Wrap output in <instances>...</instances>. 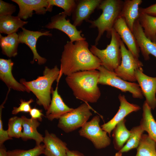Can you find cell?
I'll return each instance as SVG.
<instances>
[{
  "instance_id": "60d3db41",
  "label": "cell",
  "mask_w": 156,
  "mask_h": 156,
  "mask_svg": "<svg viewBox=\"0 0 156 156\" xmlns=\"http://www.w3.org/2000/svg\"></svg>"
},
{
  "instance_id": "ac0fdd59",
  "label": "cell",
  "mask_w": 156,
  "mask_h": 156,
  "mask_svg": "<svg viewBox=\"0 0 156 156\" xmlns=\"http://www.w3.org/2000/svg\"><path fill=\"white\" fill-rule=\"evenodd\" d=\"M43 142L45 156H66L67 144L55 134L45 130Z\"/></svg>"
},
{
  "instance_id": "4dcf8cb0",
  "label": "cell",
  "mask_w": 156,
  "mask_h": 156,
  "mask_svg": "<svg viewBox=\"0 0 156 156\" xmlns=\"http://www.w3.org/2000/svg\"><path fill=\"white\" fill-rule=\"evenodd\" d=\"M44 145L41 144L28 150L16 149L9 150L7 151V156H39L44 154Z\"/></svg>"
},
{
  "instance_id": "ffe728a7",
  "label": "cell",
  "mask_w": 156,
  "mask_h": 156,
  "mask_svg": "<svg viewBox=\"0 0 156 156\" xmlns=\"http://www.w3.org/2000/svg\"><path fill=\"white\" fill-rule=\"evenodd\" d=\"M57 86L55 90H52V98L46 113V117L51 121L54 119H59L62 116L73 109L68 107L63 101L58 93Z\"/></svg>"
},
{
  "instance_id": "8d00e7d4",
  "label": "cell",
  "mask_w": 156,
  "mask_h": 156,
  "mask_svg": "<svg viewBox=\"0 0 156 156\" xmlns=\"http://www.w3.org/2000/svg\"><path fill=\"white\" fill-rule=\"evenodd\" d=\"M29 113L31 118L37 119L40 121H42V118L44 115L42 113V110L35 107L31 109Z\"/></svg>"
},
{
  "instance_id": "52a82bcc",
  "label": "cell",
  "mask_w": 156,
  "mask_h": 156,
  "mask_svg": "<svg viewBox=\"0 0 156 156\" xmlns=\"http://www.w3.org/2000/svg\"><path fill=\"white\" fill-rule=\"evenodd\" d=\"M97 70L99 73L98 84L109 86L122 92H129L134 98H143L144 96L138 83L125 81L118 76L114 72L108 70L102 66Z\"/></svg>"
},
{
  "instance_id": "484cf974",
  "label": "cell",
  "mask_w": 156,
  "mask_h": 156,
  "mask_svg": "<svg viewBox=\"0 0 156 156\" xmlns=\"http://www.w3.org/2000/svg\"><path fill=\"white\" fill-rule=\"evenodd\" d=\"M125 118L119 122L113 130L112 137L114 148L120 151L127 142L130 135V131L127 128Z\"/></svg>"
},
{
  "instance_id": "d590c367",
  "label": "cell",
  "mask_w": 156,
  "mask_h": 156,
  "mask_svg": "<svg viewBox=\"0 0 156 156\" xmlns=\"http://www.w3.org/2000/svg\"><path fill=\"white\" fill-rule=\"evenodd\" d=\"M139 12L156 17V3L146 8H140Z\"/></svg>"
},
{
  "instance_id": "5b68a950",
  "label": "cell",
  "mask_w": 156,
  "mask_h": 156,
  "mask_svg": "<svg viewBox=\"0 0 156 156\" xmlns=\"http://www.w3.org/2000/svg\"><path fill=\"white\" fill-rule=\"evenodd\" d=\"M120 39L119 35L113 28L110 43L105 49H100L95 45H91L90 49L91 52L100 60L101 66L109 71L114 72L121 63Z\"/></svg>"
},
{
  "instance_id": "3957f363",
  "label": "cell",
  "mask_w": 156,
  "mask_h": 156,
  "mask_svg": "<svg viewBox=\"0 0 156 156\" xmlns=\"http://www.w3.org/2000/svg\"><path fill=\"white\" fill-rule=\"evenodd\" d=\"M59 73L60 69L57 65L51 68L45 66L42 76L31 81H26L22 79L20 81L26 88L28 92L31 91L35 95L37 103L42 106L47 111L51 101L52 84L57 79Z\"/></svg>"
},
{
  "instance_id": "7402d4cb",
  "label": "cell",
  "mask_w": 156,
  "mask_h": 156,
  "mask_svg": "<svg viewBox=\"0 0 156 156\" xmlns=\"http://www.w3.org/2000/svg\"><path fill=\"white\" fill-rule=\"evenodd\" d=\"M142 2V0H125L124 1L120 17L124 19L133 33L134 23L140 16L139 6Z\"/></svg>"
},
{
  "instance_id": "74e56055",
  "label": "cell",
  "mask_w": 156,
  "mask_h": 156,
  "mask_svg": "<svg viewBox=\"0 0 156 156\" xmlns=\"http://www.w3.org/2000/svg\"><path fill=\"white\" fill-rule=\"evenodd\" d=\"M66 156H85L82 153L76 150H70L66 151Z\"/></svg>"
},
{
  "instance_id": "83f0119b",
  "label": "cell",
  "mask_w": 156,
  "mask_h": 156,
  "mask_svg": "<svg viewBox=\"0 0 156 156\" xmlns=\"http://www.w3.org/2000/svg\"><path fill=\"white\" fill-rule=\"evenodd\" d=\"M156 144L148 135L143 134L135 156H156Z\"/></svg>"
},
{
  "instance_id": "836d02e7",
  "label": "cell",
  "mask_w": 156,
  "mask_h": 156,
  "mask_svg": "<svg viewBox=\"0 0 156 156\" xmlns=\"http://www.w3.org/2000/svg\"><path fill=\"white\" fill-rule=\"evenodd\" d=\"M16 10V6L13 4L0 0V16L12 15Z\"/></svg>"
},
{
  "instance_id": "1f68e13d",
  "label": "cell",
  "mask_w": 156,
  "mask_h": 156,
  "mask_svg": "<svg viewBox=\"0 0 156 156\" xmlns=\"http://www.w3.org/2000/svg\"><path fill=\"white\" fill-rule=\"evenodd\" d=\"M49 5L53 7L55 6L63 9V12L67 16H70L76 5L75 0H48Z\"/></svg>"
},
{
  "instance_id": "603a6c76",
  "label": "cell",
  "mask_w": 156,
  "mask_h": 156,
  "mask_svg": "<svg viewBox=\"0 0 156 156\" xmlns=\"http://www.w3.org/2000/svg\"><path fill=\"white\" fill-rule=\"evenodd\" d=\"M28 21L21 20L18 16L12 15L0 16V32L8 35L16 33L19 28L23 27Z\"/></svg>"
},
{
  "instance_id": "8992f818",
  "label": "cell",
  "mask_w": 156,
  "mask_h": 156,
  "mask_svg": "<svg viewBox=\"0 0 156 156\" xmlns=\"http://www.w3.org/2000/svg\"><path fill=\"white\" fill-rule=\"evenodd\" d=\"M91 109L88 103L84 102L61 117L58 119V127L66 133L81 127L92 115Z\"/></svg>"
},
{
  "instance_id": "7c38bea8",
  "label": "cell",
  "mask_w": 156,
  "mask_h": 156,
  "mask_svg": "<svg viewBox=\"0 0 156 156\" xmlns=\"http://www.w3.org/2000/svg\"><path fill=\"white\" fill-rule=\"evenodd\" d=\"M135 76L145 101L151 109L156 107V77L148 76L143 73L142 68L136 70Z\"/></svg>"
},
{
  "instance_id": "f1b7e54d",
  "label": "cell",
  "mask_w": 156,
  "mask_h": 156,
  "mask_svg": "<svg viewBox=\"0 0 156 156\" xmlns=\"http://www.w3.org/2000/svg\"><path fill=\"white\" fill-rule=\"evenodd\" d=\"M130 135L126 144L120 151L122 153L137 148L144 131L140 125L133 127L130 130Z\"/></svg>"
},
{
  "instance_id": "2e32d148",
  "label": "cell",
  "mask_w": 156,
  "mask_h": 156,
  "mask_svg": "<svg viewBox=\"0 0 156 156\" xmlns=\"http://www.w3.org/2000/svg\"><path fill=\"white\" fill-rule=\"evenodd\" d=\"M114 28L126 45L128 49L135 57L139 58L140 48L133 34L128 26L124 19L120 17L115 23Z\"/></svg>"
},
{
  "instance_id": "d4e9b609",
  "label": "cell",
  "mask_w": 156,
  "mask_h": 156,
  "mask_svg": "<svg viewBox=\"0 0 156 156\" xmlns=\"http://www.w3.org/2000/svg\"><path fill=\"white\" fill-rule=\"evenodd\" d=\"M19 43L18 35L16 33L5 36L0 34V45L2 52L9 57H15L17 55Z\"/></svg>"
},
{
  "instance_id": "d6a6232c",
  "label": "cell",
  "mask_w": 156,
  "mask_h": 156,
  "mask_svg": "<svg viewBox=\"0 0 156 156\" xmlns=\"http://www.w3.org/2000/svg\"><path fill=\"white\" fill-rule=\"evenodd\" d=\"M34 101L32 99L26 101L23 99L20 100L21 103L18 107H14L12 112L13 114L16 115L20 112H29L31 108L30 104Z\"/></svg>"
},
{
  "instance_id": "ab89813d",
  "label": "cell",
  "mask_w": 156,
  "mask_h": 156,
  "mask_svg": "<svg viewBox=\"0 0 156 156\" xmlns=\"http://www.w3.org/2000/svg\"><path fill=\"white\" fill-rule=\"evenodd\" d=\"M114 156H122V153L120 151L116 153Z\"/></svg>"
},
{
  "instance_id": "f546056e",
  "label": "cell",
  "mask_w": 156,
  "mask_h": 156,
  "mask_svg": "<svg viewBox=\"0 0 156 156\" xmlns=\"http://www.w3.org/2000/svg\"><path fill=\"white\" fill-rule=\"evenodd\" d=\"M23 129L22 120L21 117L14 116L9 119L7 131L9 136L11 138H21Z\"/></svg>"
},
{
  "instance_id": "7a4b0ae2",
  "label": "cell",
  "mask_w": 156,
  "mask_h": 156,
  "mask_svg": "<svg viewBox=\"0 0 156 156\" xmlns=\"http://www.w3.org/2000/svg\"><path fill=\"white\" fill-rule=\"evenodd\" d=\"M99 76L97 70L80 71L67 76L65 81L77 99L85 103H94L101 95L98 86Z\"/></svg>"
},
{
  "instance_id": "30bf717a",
  "label": "cell",
  "mask_w": 156,
  "mask_h": 156,
  "mask_svg": "<svg viewBox=\"0 0 156 156\" xmlns=\"http://www.w3.org/2000/svg\"><path fill=\"white\" fill-rule=\"evenodd\" d=\"M67 16L63 12L55 15L51 18V21L45 27L48 29H56L66 34L72 42L86 40L85 37L81 35L82 31L78 30L73 24L66 18Z\"/></svg>"
},
{
  "instance_id": "ba28073f",
  "label": "cell",
  "mask_w": 156,
  "mask_h": 156,
  "mask_svg": "<svg viewBox=\"0 0 156 156\" xmlns=\"http://www.w3.org/2000/svg\"><path fill=\"white\" fill-rule=\"evenodd\" d=\"M121 53V61L120 65L114 70L118 77L128 81L134 82L136 81L135 71L142 68L143 63L127 49L122 40H120Z\"/></svg>"
},
{
  "instance_id": "e0dca14e",
  "label": "cell",
  "mask_w": 156,
  "mask_h": 156,
  "mask_svg": "<svg viewBox=\"0 0 156 156\" xmlns=\"http://www.w3.org/2000/svg\"><path fill=\"white\" fill-rule=\"evenodd\" d=\"M133 33L144 60H149L150 55L156 58V43L152 42L146 36L138 19L134 23Z\"/></svg>"
},
{
  "instance_id": "f35d334b",
  "label": "cell",
  "mask_w": 156,
  "mask_h": 156,
  "mask_svg": "<svg viewBox=\"0 0 156 156\" xmlns=\"http://www.w3.org/2000/svg\"><path fill=\"white\" fill-rule=\"evenodd\" d=\"M7 151L3 145L0 146V156H7Z\"/></svg>"
},
{
  "instance_id": "5bb4252c",
  "label": "cell",
  "mask_w": 156,
  "mask_h": 156,
  "mask_svg": "<svg viewBox=\"0 0 156 156\" xmlns=\"http://www.w3.org/2000/svg\"><path fill=\"white\" fill-rule=\"evenodd\" d=\"M118 98L120 105L118 111L111 120L101 127L102 130L107 132L110 137L111 132L119 122L130 113L137 112L141 109L139 105L129 102L124 95L119 94Z\"/></svg>"
},
{
  "instance_id": "e575fe53",
  "label": "cell",
  "mask_w": 156,
  "mask_h": 156,
  "mask_svg": "<svg viewBox=\"0 0 156 156\" xmlns=\"http://www.w3.org/2000/svg\"><path fill=\"white\" fill-rule=\"evenodd\" d=\"M7 97L8 95H7L4 101L0 107V146L3 145V143L6 140L12 139L9 136L7 130H5L3 129L2 119V110Z\"/></svg>"
},
{
  "instance_id": "44dd1931",
  "label": "cell",
  "mask_w": 156,
  "mask_h": 156,
  "mask_svg": "<svg viewBox=\"0 0 156 156\" xmlns=\"http://www.w3.org/2000/svg\"><path fill=\"white\" fill-rule=\"evenodd\" d=\"M21 118L23 127L22 139L24 141L33 139L35 141L36 146L41 144L43 142L44 137L37 130V128L40 125L39 121L31 118H28L24 116H22Z\"/></svg>"
},
{
  "instance_id": "d6986e66",
  "label": "cell",
  "mask_w": 156,
  "mask_h": 156,
  "mask_svg": "<svg viewBox=\"0 0 156 156\" xmlns=\"http://www.w3.org/2000/svg\"><path fill=\"white\" fill-rule=\"evenodd\" d=\"M14 62L11 59H0V79L9 89L20 92H28L26 88L14 77L12 70Z\"/></svg>"
},
{
  "instance_id": "6da1fadb",
  "label": "cell",
  "mask_w": 156,
  "mask_h": 156,
  "mask_svg": "<svg viewBox=\"0 0 156 156\" xmlns=\"http://www.w3.org/2000/svg\"><path fill=\"white\" fill-rule=\"evenodd\" d=\"M88 47V43L86 40L76 41L74 43L70 41L67 42L60 59L57 85L63 74L67 76L77 72L97 70L102 65L100 60Z\"/></svg>"
},
{
  "instance_id": "9c48e42d",
  "label": "cell",
  "mask_w": 156,
  "mask_h": 156,
  "mask_svg": "<svg viewBox=\"0 0 156 156\" xmlns=\"http://www.w3.org/2000/svg\"><path fill=\"white\" fill-rule=\"evenodd\" d=\"M100 117L95 116L85 123L79 131L81 136L90 140L95 148L98 149L107 147L111 142L107 132L100 127Z\"/></svg>"
},
{
  "instance_id": "9a60e30c",
  "label": "cell",
  "mask_w": 156,
  "mask_h": 156,
  "mask_svg": "<svg viewBox=\"0 0 156 156\" xmlns=\"http://www.w3.org/2000/svg\"><path fill=\"white\" fill-rule=\"evenodd\" d=\"M102 0H76V5L72 14L73 24L80 26L83 21L89 20L91 15L98 8Z\"/></svg>"
},
{
  "instance_id": "4fadbf2b",
  "label": "cell",
  "mask_w": 156,
  "mask_h": 156,
  "mask_svg": "<svg viewBox=\"0 0 156 156\" xmlns=\"http://www.w3.org/2000/svg\"><path fill=\"white\" fill-rule=\"evenodd\" d=\"M21 29L22 31L18 34L19 43L25 44L32 51L33 58L31 63L33 64L36 61L40 65L44 64L47 61V59L40 56L38 53L36 44L38 39L40 37L43 36H51L52 34L50 32V31H34L27 30L23 27Z\"/></svg>"
},
{
  "instance_id": "cb8c5ba5",
  "label": "cell",
  "mask_w": 156,
  "mask_h": 156,
  "mask_svg": "<svg viewBox=\"0 0 156 156\" xmlns=\"http://www.w3.org/2000/svg\"><path fill=\"white\" fill-rule=\"evenodd\" d=\"M142 118L140 126L144 131L156 143V121L151 112V109L145 101L143 105Z\"/></svg>"
},
{
  "instance_id": "277c9868",
  "label": "cell",
  "mask_w": 156,
  "mask_h": 156,
  "mask_svg": "<svg viewBox=\"0 0 156 156\" xmlns=\"http://www.w3.org/2000/svg\"><path fill=\"white\" fill-rule=\"evenodd\" d=\"M123 3L124 1L121 0H102L98 8L102 10L101 14L96 20L86 21L91 24L90 27L97 29L98 34L95 40V45L98 44L105 32L108 38H111L114 24L120 17Z\"/></svg>"
},
{
  "instance_id": "4316f807",
  "label": "cell",
  "mask_w": 156,
  "mask_h": 156,
  "mask_svg": "<svg viewBox=\"0 0 156 156\" xmlns=\"http://www.w3.org/2000/svg\"><path fill=\"white\" fill-rule=\"evenodd\" d=\"M138 19L146 36L156 43V17L140 13Z\"/></svg>"
},
{
  "instance_id": "8fae6325",
  "label": "cell",
  "mask_w": 156,
  "mask_h": 156,
  "mask_svg": "<svg viewBox=\"0 0 156 156\" xmlns=\"http://www.w3.org/2000/svg\"><path fill=\"white\" fill-rule=\"evenodd\" d=\"M18 5L19 11L17 16L21 19L26 20L32 16L33 12L38 15L44 14L47 11L51 12L48 0H12Z\"/></svg>"
}]
</instances>
